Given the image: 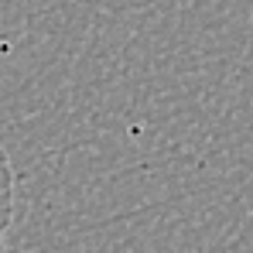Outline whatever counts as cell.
<instances>
[{
  "label": "cell",
  "instance_id": "cell-2",
  "mask_svg": "<svg viewBox=\"0 0 253 253\" xmlns=\"http://www.w3.org/2000/svg\"><path fill=\"white\" fill-rule=\"evenodd\" d=\"M0 151H3V147H0Z\"/></svg>",
  "mask_w": 253,
  "mask_h": 253
},
{
  "label": "cell",
  "instance_id": "cell-1",
  "mask_svg": "<svg viewBox=\"0 0 253 253\" xmlns=\"http://www.w3.org/2000/svg\"><path fill=\"white\" fill-rule=\"evenodd\" d=\"M14 212H17V171L10 165V158L0 151V253L14 226Z\"/></svg>",
  "mask_w": 253,
  "mask_h": 253
}]
</instances>
